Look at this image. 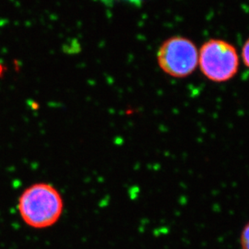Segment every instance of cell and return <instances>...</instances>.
<instances>
[{"mask_svg":"<svg viewBox=\"0 0 249 249\" xmlns=\"http://www.w3.org/2000/svg\"><path fill=\"white\" fill-rule=\"evenodd\" d=\"M64 211V201L55 187L35 183L24 189L18 200L22 220L34 229L51 228L58 223Z\"/></svg>","mask_w":249,"mask_h":249,"instance_id":"6da1fadb","label":"cell"},{"mask_svg":"<svg viewBox=\"0 0 249 249\" xmlns=\"http://www.w3.org/2000/svg\"><path fill=\"white\" fill-rule=\"evenodd\" d=\"M198 65L207 79L223 83L237 74L240 58L231 44L221 39H211L202 45L199 51Z\"/></svg>","mask_w":249,"mask_h":249,"instance_id":"7a4b0ae2","label":"cell"},{"mask_svg":"<svg viewBox=\"0 0 249 249\" xmlns=\"http://www.w3.org/2000/svg\"><path fill=\"white\" fill-rule=\"evenodd\" d=\"M196 45L184 36H173L164 41L157 53V61L164 73L174 78H185L198 66Z\"/></svg>","mask_w":249,"mask_h":249,"instance_id":"3957f363","label":"cell"},{"mask_svg":"<svg viewBox=\"0 0 249 249\" xmlns=\"http://www.w3.org/2000/svg\"><path fill=\"white\" fill-rule=\"evenodd\" d=\"M240 245L242 249H249V223L245 226L241 231Z\"/></svg>","mask_w":249,"mask_h":249,"instance_id":"277c9868","label":"cell"},{"mask_svg":"<svg viewBox=\"0 0 249 249\" xmlns=\"http://www.w3.org/2000/svg\"><path fill=\"white\" fill-rule=\"evenodd\" d=\"M241 56L245 66L249 68V38L245 41V45L243 46Z\"/></svg>","mask_w":249,"mask_h":249,"instance_id":"5b68a950","label":"cell"},{"mask_svg":"<svg viewBox=\"0 0 249 249\" xmlns=\"http://www.w3.org/2000/svg\"><path fill=\"white\" fill-rule=\"evenodd\" d=\"M101 2H111L116 0H100ZM118 1H124V2H129L131 4L139 5L141 4L142 2H143L144 0H118Z\"/></svg>","mask_w":249,"mask_h":249,"instance_id":"8992f818","label":"cell"}]
</instances>
